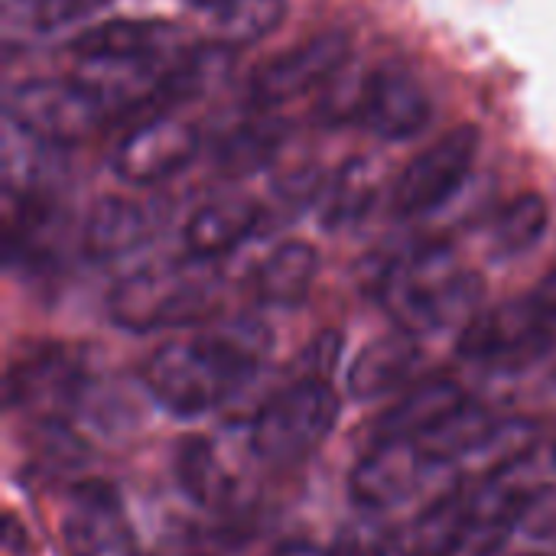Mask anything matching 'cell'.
I'll list each match as a JSON object with an SVG mask.
<instances>
[{
  "instance_id": "8fae6325",
  "label": "cell",
  "mask_w": 556,
  "mask_h": 556,
  "mask_svg": "<svg viewBox=\"0 0 556 556\" xmlns=\"http://www.w3.org/2000/svg\"><path fill=\"white\" fill-rule=\"evenodd\" d=\"M358 121L381 140H410L433 121V104L414 68L384 62L362 81Z\"/></svg>"
},
{
  "instance_id": "7c38bea8",
  "label": "cell",
  "mask_w": 556,
  "mask_h": 556,
  "mask_svg": "<svg viewBox=\"0 0 556 556\" xmlns=\"http://www.w3.org/2000/svg\"><path fill=\"white\" fill-rule=\"evenodd\" d=\"M199 153V134L166 114L147 117L114 150V173L130 186H156L182 173Z\"/></svg>"
},
{
  "instance_id": "ba28073f",
  "label": "cell",
  "mask_w": 556,
  "mask_h": 556,
  "mask_svg": "<svg viewBox=\"0 0 556 556\" xmlns=\"http://www.w3.org/2000/svg\"><path fill=\"white\" fill-rule=\"evenodd\" d=\"M482 147V134L472 124H463L427 147L401 176L391 195V205L401 218H420L446 205L463 182L469 179L476 156Z\"/></svg>"
},
{
  "instance_id": "4fadbf2b",
  "label": "cell",
  "mask_w": 556,
  "mask_h": 556,
  "mask_svg": "<svg viewBox=\"0 0 556 556\" xmlns=\"http://www.w3.org/2000/svg\"><path fill=\"white\" fill-rule=\"evenodd\" d=\"M81 378V362L68 349H36L7 371V407L59 420V410L78 397Z\"/></svg>"
},
{
  "instance_id": "d6986e66",
  "label": "cell",
  "mask_w": 556,
  "mask_h": 556,
  "mask_svg": "<svg viewBox=\"0 0 556 556\" xmlns=\"http://www.w3.org/2000/svg\"><path fill=\"white\" fill-rule=\"evenodd\" d=\"M466 401H469V394L453 378H424L414 388H407L404 397L375 420V427H371L375 443L420 440L427 430H433L443 417L459 410Z\"/></svg>"
},
{
  "instance_id": "ffe728a7",
  "label": "cell",
  "mask_w": 556,
  "mask_h": 556,
  "mask_svg": "<svg viewBox=\"0 0 556 556\" xmlns=\"http://www.w3.org/2000/svg\"><path fill=\"white\" fill-rule=\"evenodd\" d=\"M264 208L251 199H218L202 205L186 225V254L199 261H218L241 248L261 228Z\"/></svg>"
},
{
  "instance_id": "8992f818",
  "label": "cell",
  "mask_w": 556,
  "mask_h": 556,
  "mask_svg": "<svg viewBox=\"0 0 556 556\" xmlns=\"http://www.w3.org/2000/svg\"><path fill=\"white\" fill-rule=\"evenodd\" d=\"M459 355L485 368H525L556 349V316L538 296L508 300L495 309L476 313L459 336Z\"/></svg>"
},
{
  "instance_id": "f546056e",
  "label": "cell",
  "mask_w": 556,
  "mask_h": 556,
  "mask_svg": "<svg viewBox=\"0 0 556 556\" xmlns=\"http://www.w3.org/2000/svg\"><path fill=\"white\" fill-rule=\"evenodd\" d=\"M534 296H538V303H541L551 316H556V270L551 277H544V280L538 283Z\"/></svg>"
},
{
  "instance_id": "2e32d148",
  "label": "cell",
  "mask_w": 556,
  "mask_h": 556,
  "mask_svg": "<svg viewBox=\"0 0 556 556\" xmlns=\"http://www.w3.org/2000/svg\"><path fill=\"white\" fill-rule=\"evenodd\" d=\"M156 228H160V222L143 202H134L124 195H108L85 218L81 251L91 261H117V257L143 248L156 235Z\"/></svg>"
},
{
  "instance_id": "7a4b0ae2",
  "label": "cell",
  "mask_w": 556,
  "mask_h": 556,
  "mask_svg": "<svg viewBox=\"0 0 556 556\" xmlns=\"http://www.w3.org/2000/svg\"><path fill=\"white\" fill-rule=\"evenodd\" d=\"M485 283L466 270L446 241H427L394 254L378 277V300L401 332L427 336L466 326L482 303Z\"/></svg>"
},
{
  "instance_id": "484cf974",
  "label": "cell",
  "mask_w": 556,
  "mask_h": 556,
  "mask_svg": "<svg viewBox=\"0 0 556 556\" xmlns=\"http://www.w3.org/2000/svg\"><path fill=\"white\" fill-rule=\"evenodd\" d=\"M215 10H218L215 13V33H218V42L228 49L264 39L287 16L283 0H225Z\"/></svg>"
},
{
  "instance_id": "d4e9b609",
  "label": "cell",
  "mask_w": 556,
  "mask_h": 556,
  "mask_svg": "<svg viewBox=\"0 0 556 556\" xmlns=\"http://www.w3.org/2000/svg\"><path fill=\"white\" fill-rule=\"evenodd\" d=\"M547 225H551V205L544 202V195L538 192L518 195L502 208V215L492 225V251L498 257H518L544 238Z\"/></svg>"
},
{
  "instance_id": "83f0119b",
  "label": "cell",
  "mask_w": 556,
  "mask_h": 556,
  "mask_svg": "<svg viewBox=\"0 0 556 556\" xmlns=\"http://www.w3.org/2000/svg\"><path fill=\"white\" fill-rule=\"evenodd\" d=\"M397 554V538L388 531L378 515H368L358 525H349L339 541L329 547V556H391Z\"/></svg>"
},
{
  "instance_id": "5b68a950",
  "label": "cell",
  "mask_w": 556,
  "mask_h": 556,
  "mask_svg": "<svg viewBox=\"0 0 556 556\" xmlns=\"http://www.w3.org/2000/svg\"><path fill=\"white\" fill-rule=\"evenodd\" d=\"M108 104L78 75L75 78H33L10 91L7 121L52 147H72L101 130Z\"/></svg>"
},
{
  "instance_id": "4dcf8cb0",
  "label": "cell",
  "mask_w": 556,
  "mask_h": 556,
  "mask_svg": "<svg viewBox=\"0 0 556 556\" xmlns=\"http://www.w3.org/2000/svg\"><path fill=\"white\" fill-rule=\"evenodd\" d=\"M277 556H329V551H316L309 544H290V547H283Z\"/></svg>"
},
{
  "instance_id": "d6a6232c",
  "label": "cell",
  "mask_w": 556,
  "mask_h": 556,
  "mask_svg": "<svg viewBox=\"0 0 556 556\" xmlns=\"http://www.w3.org/2000/svg\"><path fill=\"white\" fill-rule=\"evenodd\" d=\"M534 556H554V554H534Z\"/></svg>"
},
{
  "instance_id": "44dd1931",
  "label": "cell",
  "mask_w": 556,
  "mask_h": 556,
  "mask_svg": "<svg viewBox=\"0 0 556 556\" xmlns=\"http://www.w3.org/2000/svg\"><path fill=\"white\" fill-rule=\"evenodd\" d=\"M319 274V254L306 241L280 244L254 274V293L267 306H296L309 296Z\"/></svg>"
},
{
  "instance_id": "9a60e30c",
  "label": "cell",
  "mask_w": 556,
  "mask_h": 556,
  "mask_svg": "<svg viewBox=\"0 0 556 556\" xmlns=\"http://www.w3.org/2000/svg\"><path fill=\"white\" fill-rule=\"evenodd\" d=\"M521 469V466H518ZM502 472V476H492L485 482H476L469 489V498H472V538H469V551L479 556L495 554L502 551L518 531H521V521L534 502V495L541 492L538 485L531 482H518L515 472Z\"/></svg>"
},
{
  "instance_id": "603a6c76",
  "label": "cell",
  "mask_w": 556,
  "mask_h": 556,
  "mask_svg": "<svg viewBox=\"0 0 556 556\" xmlns=\"http://www.w3.org/2000/svg\"><path fill=\"white\" fill-rule=\"evenodd\" d=\"M111 0H0L7 39H36L59 26H68Z\"/></svg>"
},
{
  "instance_id": "f1b7e54d",
  "label": "cell",
  "mask_w": 556,
  "mask_h": 556,
  "mask_svg": "<svg viewBox=\"0 0 556 556\" xmlns=\"http://www.w3.org/2000/svg\"><path fill=\"white\" fill-rule=\"evenodd\" d=\"M528 541L556 547V489H541L521 521V531Z\"/></svg>"
},
{
  "instance_id": "cb8c5ba5",
  "label": "cell",
  "mask_w": 556,
  "mask_h": 556,
  "mask_svg": "<svg viewBox=\"0 0 556 556\" xmlns=\"http://www.w3.org/2000/svg\"><path fill=\"white\" fill-rule=\"evenodd\" d=\"M283 137H287V130H283V124L277 117H257V121H248V124L235 127L218 147L222 173L248 176V173L264 169L277 156Z\"/></svg>"
},
{
  "instance_id": "5bb4252c",
  "label": "cell",
  "mask_w": 556,
  "mask_h": 556,
  "mask_svg": "<svg viewBox=\"0 0 556 556\" xmlns=\"http://www.w3.org/2000/svg\"><path fill=\"white\" fill-rule=\"evenodd\" d=\"M182 36L163 20H108L78 33L68 49L78 62H143L179 55Z\"/></svg>"
},
{
  "instance_id": "6da1fadb",
  "label": "cell",
  "mask_w": 556,
  "mask_h": 556,
  "mask_svg": "<svg viewBox=\"0 0 556 556\" xmlns=\"http://www.w3.org/2000/svg\"><path fill=\"white\" fill-rule=\"evenodd\" d=\"M270 332L238 319L186 339H169L140 368L150 397L176 417H202L231 401L264 365Z\"/></svg>"
},
{
  "instance_id": "1f68e13d",
  "label": "cell",
  "mask_w": 556,
  "mask_h": 556,
  "mask_svg": "<svg viewBox=\"0 0 556 556\" xmlns=\"http://www.w3.org/2000/svg\"><path fill=\"white\" fill-rule=\"evenodd\" d=\"M192 7H222L225 0H189Z\"/></svg>"
},
{
  "instance_id": "e0dca14e",
  "label": "cell",
  "mask_w": 556,
  "mask_h": 556,
  "mask_svg": "<svg viewBox=\"0 0 556 556\" xmlns=\"http://www.w3.org/2000/svg\"><path fill=\"white\" fill-rule=\"evenodd\" d=\"M424 368V352L417 336L394 332L384 339H375L358 352V358L349 368V391L358 401H378L391 391L407 388Z\"/></svg>"
},
{
  "instance_id": "836d02e7",
  "label": "cell",
  "mask_w": 556,
  "mask_h": 556,
  "mask_svg": "<svg viewBox=\"0 0 556 556\" xmlns=\"http://www.w3.org/2000/svg\"><path fill=\"white\" fill-rule=\"evenodd\" d=\"M554 466H556V450H554Z\"/></svg>"
},
{
  "instance_id": "3957f363",
  "label": "cell",
  "mask_w": 556,
  "mask_h": 556,
  "mask_svg": "<svg viewBox=\"0 0 556 556\" xmlns=\"http://www.w3.org/2000/svg\"><path fill=\"white\" fill-rule=\"evenodd\" d=\"M222 303V280L215 261H173L127 274L108 296V316L130 332L182 329L215 316Z\"/></svg>"
},
{
  "instance_id": "9c48e42d",
  "label": "cell",
  "mask_w": 556,
  "mask_h": 556,
  "mask_svg": "<svg viewBox=\"0 0 556 556\" xmlns=\"http://www.w3.org/2000/svg\"><path fill=\"white\" fill-rule=\"evenodd\" d=\"M352 55V36L345 29L316 33L293 49L264 62L248 81V101L261 111L280 108L319 85H326Z\"/></svg>"
},
{
  "instance_id": "4316f807",
  "label": "cell",
  "mask_w": 556,
  "mask_h": 556,
  "mask_svg": "<svg viewBox=\"0 0 556 556\" xmlns=\"http://www.w3.org/2000/svg\"><path fill=\"white\" fill-rule=\"evenodd\" d=\"M378 192V176L371 169V163L365 160H352L339 169L336 182L329 186V199H326V225L329 228H342L352 225L358 218L368 215L371 202Z\"/></svg>"
},
{
  "instance_id": "7402d4cb",
  "label": "cell",
  "mask_w": 556,
  "mask_h": 556,
  "mask_svg": "<svg viewBox=\"0 0 556 556\" xmlns=\"http://www.w3.org/2000/svg\"><path fill=\"white\" fill-rule=\"evenodd\" d=\"M176 472H179V485L186 489V495L199 502L202 508H225L238 495V482L225 469L222 453L202 437H192L179 446Z\"/></svg>"
},
{
  "instance_id": "277c9868",
  "label": "cell",
  "mask_w": 556,
  "mask_h": 556,
  "mask_svg": "<svg viewBox=\"0 0 556 556\" xmlns=\"http://www.w3.org/2000/svg\"><path fill=\"white\" fill-rule=\"evenodd\" d=\"M339 420V397L329 378L303 375L277 391L251 424V450L270 466H296L309 459Z\"/></svg>"
},
{
  "instance_id": "ac0fdd59",
  "label": "cell",
  "mask_w": 556,
  "mask_h": 556,
  "mask_svg": "<svg viewBox=\"0 0 556 556\" xmlns=\"http://www.w3.org/2000/svg\"><path fill=\"white\" fill-rule=\"evenodd\" d=\"M472 498L466 485L437 495L397 538V556H456L469 551Z\"/></svg>"
},
{
  "instance_id": "30bf717a",
  "label": "cell",
  "mask_w": 556,
  "mask_h": 556,
  "mask_svg": "<svg viewBox=\"0 0 556 556\" xmlns=\"http://www.w3.org/2000/svg\"><path fill=\"white\" fill-rule=\"evenodd\" d=\"M62 541L72 556H137L124 498L111 482H78L68 492Z\"/></svg>"
},
{
  "instance_id": "52a82bcc",
  "label": "cell",
  "mask_w": 556,
  "mask_h": 556,
  "mask_svg": "<svg viewBox=\"0 0 556 556\" xmlns=\"http://www.w3.org/2000/svg\"><path fill=\"white\" fill-rule=\"evenodd\" d=\"M440 476H453L450 466L430 459L414 440L371 443L349 479L352 502L368 515H388L417 502Z\"/></svg>"
}]
</instances>
